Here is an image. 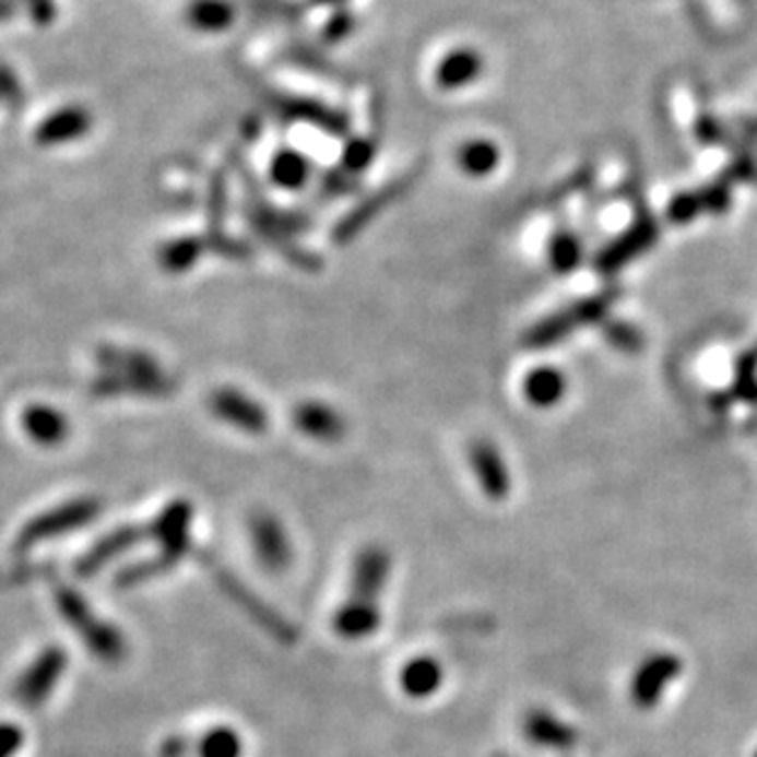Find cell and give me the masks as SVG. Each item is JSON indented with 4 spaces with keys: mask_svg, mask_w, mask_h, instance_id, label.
Instances as JSON below:
<instances>
[{
    "mask_svg": "<svg viewBox=\"0 0 757 757\" xmlns=\"http://www.w3.org/2000/svg\"><path fill=\"white\" fill-rule=\"evenodd\" d=\"M613 299H615V292L608 289V292H603V295L589 297V299L579 301V305L559 311V315H552L544 321H540L537 327H532L528 331L524 343H528L530 348L552 346V343H557L564 336H569L577 327H587V324H593V321L603 319L605 311L611 309Z\"/></svg>",
    "mask_w": 757,
    "mask_h": 757,
    "instance_id": "cell-1",
    "label": "cell"
},
{
    "mask_svg": "<svg viewBox=\"0 0 757 757\" xmlns=\"http://www.w3.org/2000/svg\"><path fill=\"white\" fill-rule=\"evenodd\" d=\"M417 171H405V175L398 177V179H392L388 181L386 187H380L378 191H372L370 197L366 199H360L356 206H353L346 216L339 218V224L334 226V234H331V238H334V244L336 246H348L351 240H356L363 230H366L372 221H376L380 216V211L382 209H388L390 204H395V201L402 197V194H407V191L412 189V185L417 181Z\"/></svg>",
    "mask_w": 757,
    "mask_h": 757,
    "instance_id": "cell-2",
    "label": "cell"
},
{
    "mask_svg": "<svg viewBox=\"0 0 757 757\" xmlns=\"http://www.w3.org/2000/svg\"><path fill=\"white\" fill-rule=\"evenodd\" d=\"M270 110H275L282 120H295V123L317 126L324 133L334 138L351 135V118L339 108L321 104L317 98L292 96V94H272L268 96Z\"/></svg>",
    "mask_w": 757,
    "mask_h": 757,
    "instance_id": "cell-3",
    "label": "cell"
},
{
    "mask_svg": "<svg viewBox=\"0 0 757 757\" xmlns=\"http://www.w3.org/2000/svg\"><path fill=\"white\" fill-rule=\"evenodd\" d=\"M209 410L230 427L248 434H262L268 429V415L260 402L244 395L236 388H221L209 398Z\"/></svg>",
    "mask_w": 757,
    "mask_h": 757,
    "instance_id": "cell-4",
    "label": "cell"
},
{
    "mask_svg": "<svg viewBox=\"0 0 757 757\" xmlns=\"http://www.w3.org/2000/svg\"><path fill=\"white\" fill-rule=\"evenodd\" d=\"M658 236H660L658 224H654L652 218H640L628 234H623L618 240H613V244L601 252L599 260H595V265H599L603 275H613V272H618L620 268L628 265V262L642 256L644 250H650L654 246V240H658Z\"/></svg>",
    "mask_w": 757,
    "mask_h": 757,
    "instance_id": "cell-5",
    "label": "cell"
},
{
    "mask_svg": "<svg viewBox=\"0 0 757 757\" xmlns=\"http://www.w3.org/2000/svg\"><path fill=\"white\" fill-rule=\"evenodd\" d=\"M91 126H94V118H91L88 108L84 106H64L49 114L43 123L35 130V143L43 147H57L74 143V140H82Z\"/></svg>",
    "mask_w": 757,
    "mask_h": 757,
    "instance_id": "cell-6",
    "label": "cell"
},
{
    "mask_svg": "<svg viewBox=\"0 0 757 757\" xmlns=\"http://www.w3.org/2000/svg\"><path fill=\"white\" fill-rule=\"evenodd\" d=\"M94 356H96L100 368H104L106 372H116V376H130V378H140V380L167 378L165 368L159 366L153 356H147L145 351L108 346L106 343V346L96 348Z\"/></svg>",
    "mask_w": 757,
    "mask_h": 757,
    "instance_id": "cell-7",
    "label": "cell"
},
{
    "mask_svg": "<svg viewBox=\"0 0 757 757\" xmlns=\"http://www.w3.org/2000/svg\"><path fill=\"white\" fill-rule=\"evenodd\" d=\"M295 424L301 434L317 441H339L346 434V419H343L334 407L327 402H301L295 410Z\"/></svg>",
    "mask_w": 757,
    "mask_h": 757,
    "instance_id": "cell-8",
    "label": "cell"
},
{
    "mask_svg": "<svg viewBox=\"0 0 757 757\" xmlns=\"http://www.w3.org/2000/svg\"><path fill=\"white\" fill-rule=\"evenodd\" d=\"M91 392L98 398H114V395H140V398H165L175 392V380L157 378V380H140L130 376H116V372H100V376L91 382Z\"/></svg>",
    "mask_w": 757,
    "mask_h": 757,
    "instance_id": "cell-9",
    "label": "cell"
},
{
    "mask_svg": "<svg viewBox=\"0 0 757 757\" xmlns=\"http://www.w3.org/2000/svg\"><path fill=\"white\" fill-rule=\"evenodd\" d=\"M23 427L27 437L43 447H57L69 437L67 417L49 405H29L23 412Z\"/></svg>",
    "mask_w": 757,
    "mask_h": 757,
    "instance_id": "cell-10",
    "label": "cell"
},
{
    "mask_svg": "<svg viewBox=\"0 0 757 757\" xmlns=\"http://www.w3.org/2000/svg\"><path fill=\"white\" fill-rule=\"evenodd\" d=\"M483 72V59L476 49H453L437 67V84L447 91L469 86Z\"/></svg>",
    "mask_w": 757,
    "mask_h": 757,
    "instance_id": "cell-11",
    "label": "cell"
},
{
    "mask_svg": "<svg viewBox=\"0 0 757 757\" xmlns=\"http://www.w3.org/2000/svg\"><path fill=\"white\" fill-rule=\"evenodd\" d=\"M311 169H315V165L295 147H280L270 159L272 185L285 191H297L305 187L311 177Z\"/></svg>",
    "mask_w": 757,
    "mask_h": 757,
    "instance_id": "cell-12",
    "label": "cell"
},
{
    "mask_svg": "<svg viewBox=\"0 0 757 757\" xmlns=\"http://www.w3.org/2000/svg\"><path fill=\"white\" fill-rule=\"evenodd\" d=\"M204 252H206L204 238L181 236V238L167 240V244L159 248L157 262H159V268L169 272V275H185L187 270L197 265Z\"/></svg>",
    "mask_w": 757,
    "mask_h": 757,
    "instance_id": "cell-13",
    "label": "cell"
},
{
    "mask_svg": "<svg viewBox=\"0 0 757 757\" xmlns=\"http://www.w3.org/2000/svg\"><path fill=\"white\" fill-rule=\"evenodd\" d=\"M187 20L191 27L201 29V33H221L236 20L234 8L226 0H194L187 8Z\"/></svg>",
    "mask_w": 757,
    "mask_h": 757,
    "instance_id": "cell-14",
    "label": "cell"
},
{
    "mask_svg": "<svg viewBox=\"0 0 757 757\" xmlns=\"http://www.w3.org/2000/svg\"><path fill=\"white\" fill-rule=\"evenodd\" d=\"M252 534H256L260 559L265 564H272V567H285L289 549H287L285 534H282L280 524L270 518H260L256 520V524H252Z\"/></svg>",
    "mask_w": 757,
    "mask_h": 757,
    "instance_id": "cell-15",
    "label": "cell"
},
{
    "mask_svg": "<svg viewBox=\"0 0 757 757\" xmlns=\"http://www.w3.org/2000/svg\"><path fill=\"white\" fill-rule=\"evenodd\" d=\"M498 159V147L493 143H486V140H473V143H466L459 150V165L471 177L490 175V171L496 169Z\"/></svg>",
    "mask_w": 757,
    "mask_h": 757,
    "instance_id": "cell-16",
    "label": "cell"
},
{
    "mask_svg": "<svg viewBox=\"0 0 757 757\" xmlns=\"http://www.w3.org/2000/svg\"><path fill=\"white\" fill-rule=\"evenodd\" d=\"M378 615L372 605H368L366 601H356V603H346L336 615V628L341 635H346V638H363V635H368L372 628H376Z\"/></svg>",
    "mask_w": 757,
    "mask_h": 757,
    "instance_id": "cell-17",
    "label": "cell"
},
{
    "mask_svg": "<svg viewBox=\"0 0 757 757\" xmlns=\"http://www.w3.org/2000/svg\"><path fill=\"white\" fill-rule=\"evenodd\" d=\"M228 211V187L221 171L209 179L206 191V224H209V240L224 236V221Z\"/></svg>",
    "mask_w": 757,
    "mask_h": 757,
    "instance_id": "cell-18",
    "label": "cell"
},
{
    "mask_svg": "<svg viewBox=\"0 0 757 757\" xmlns=\"http://www.w3.org/2000/svg\"><path fill=\"white\" fill-rule=\"evenodd\" d=\"M376 155H378V140L372 135L348 138L341 153V167L351 171V175L360 177L363 171L376 163Z\"/></svg>",
    "mask_w": 757,
    "mask_h": 757,
    "instance_id": "cell-19",
    "label": "cell"
},
{
    "mask_svg": "<svg viewBox=\"0 0 757 757\" xmlns=\"http://www.w3.org/2000/svg\"><path fill=\"white\" fill-rule=\"evenodd\" d=\"M524 392L537 405H552L554 400L561 398L564 378L554 368H537L524 382Z\"/></svg>",
    "mask_w": 757,
    "mask_h": 757,
    "instance_id": "cell-20",
    "label": "cell"
},
{
    "mask_svg": "<svg viewBox=\"0 0 757 757\" xmlns=\"http://www.w3.org/2000/svg\"><path fill=\"white\" fill-rule=\"evenodd\" d=\"M358 189H360V179L356 175H351V171H346L343 167L327 169L319 181V191L324 199L351 197V194H356Z\"/></svg>",
    "mask_w": 757,
    "mask_h": 757,
    "instance_id": "cell-21",
    "label": "cell"
},
{
    "mask_svg": "<svg viewBox=\"0 0 757 757\" xmlns=\"http://www.w3.org/2000/svg\"><path fill=\"white\" fill-rule=\"evenodd\" d=\"M581 260V248L577 244V238L571 234H557L552 238V265L559 275H569V272L579 265Z\"/></svg>",
    "mask_w": 757,
    "mask_h": 757,
    "instance_id": "cell-22",
    "label": "cell"
},
{
    "mask_svg": "<svg viewBox=\"0 0 757 757\" xmlns=\"http://www.w3.org/2000/svg\"><path fill=\"white\" fill-rule=\"evenodd\" d=\"M240 755V738L236 731L216 729L211 731L204 743H201V757H238Z\"/></svg>",
    "mask_w": 757,
    "mask_h": 757,
    "instance_id": "cell-23",
    "label": "cell"
},
{
    "mask_svg": "<svg viewBox=\"0 0 757 757\" xmlns=\"http://www.w3.org/2000/svg\"><path fill=\"white\" fill-rule=\"evenodd\" d=\"M699 214H703V201L699 191H689V194H679L670 201L667 216L674 224H689Z\"/></svg>",
    "mask_w": 757,
    "mask_h": 757,
    "instance_id": "cell-24",
    "label": "cell"
},
{
    "mask_svg": "<svg viewBox=\"0 0 757 757\" xmlns=\"http://www.w3.org/2000/svg\"><path fill=\"white\" fill-rule=\"evenodd\" d=\"M402 682H405V689L412 694H422L429 691L434 684H437V670H434V662H412L405 676H402Z\"/></svg>",
    "mask_w": 757,
    "mask_h": 757,
    "instance_id": "cell-25",
    "label": "cell"
},
{
    "mask_svg": "<svg viewBox=\"0 0 757 757\" xmlns=\"http://www.w3.org/2000/svg\"><path fill=\"white\" fill-rule=\"evenodd\" d=\"M353 29H356V17H353L348 10H339V13L324 25V29H321V37H324V43L339 45L346 37H351Z\"/></svg>",
    "mask_w": 757,
    "mask_h": 757,
    "instance_id": "cell-26",
    "label": "cell"
},
{
    "mask_svg": "<svg viewBox=\"0 0 757 757\" xmlns=\"http://www.w3.org/2000/svg\"><path fill=\"white\" fill-rule=\"evenodd\" d=\"M701 201H703V211H711V214H723L725 209L731 204V181H715V185L706 187L703 191H699Z\"/></svg>",
    "mask_w": 757,
    "mask_h": 757,
    "instance_id": "cell-27",
    "label": "cell"
},
{
    "mask_svg": "<svg viewBox=\"0 0 757 757\" xmlns=\"http://www.w3.org/2000/svg\"><path fill=\"white\" fill-rule=\"evenodd\" d=\"M605 336H608V341L613 343V346L620 348V351L635 353V351L642 348L640 331H635L628 324H608V327H605Z\"/></svg>",
    "mask_w": 757,
    "mask_h": 757,
    "instance_id": "cell-28",
    "label": "cell"
},
{
    "mask_svg": "<svg viewBox=\"0 0 757 757\" xmlns=\"http://www.w3.org/2000/svg\"><path fill=\"white\" fill-rule=\"evenodd\" d=\"M0 100L10 108L23 104V86H20L17 76L5 64H0Z\"/></svg>",
    "mask_w": 757,
    "mask_h": 757,
    "instance_id": "cell-29",
    "label": "cell"
},
{
    "mask_svg": "<svg viewBox=\"0 0 757 757\" xmlns=\"http://www.w3.org/2000/svg\"><path fill=\"white\" fill-rule=\"evenodd\" d=\"M29 17H33V23L39 27L52 25L57 17V5L52 3V0H37V3H29Z\"/></svg>",
    "mask_w": 757,
    "mask_h": 757,
    "instance_id": "cell-30",
    "label": "cell"
},
{
    "mask_svg": "<svg viewBox=\"0 0 757 757\" xmlns=\"http://www.w3.org/2000/svg\"><path fill=\"white\" fill-rule=\"evenodd\" d=\"M262 133V120L260 118H248L246 123H244V138L246 140H258Z\"/></svg>",
    "mask_w": 757,
    "mask_h": 757,
    "instance_id": "cell-31",
    "label": "cell"
},
{
    "mask_svg": "<svg viewBox=\"0 0 757 757\" xmlns=\"http://www.w3.org/2000/svg\"><path fill=\"white\" fill-rule=\"evenodd\" d=\"M15 15V3L13 0H0V23H8L10 17Z\"/></svg>",
    "mask_w": 757,
    "mask_h": 757,
    "instance_id": "cell-32",
    "label": "cell"
},
{
    "mask_svg": "<svg viewBox=\"0 0 757 757\" xmlns=\"http://www.w3.org/2000/svg\"><path fill=\"white\" fill-rule=\"evenodd\" d=\"M319 5H334V3H341V0H317Z\"/></svg>",
    "mask_w": 757,
    "mask_h": 757,
    "instance_id": "cell-33",
    "label": "cell"
},
{
    "mask_svg": "<svg viewBox=\"0 0 757 757\" xmlns=\"http://www.w3.org/2000/svg\"><path fill=\"white\" fill-rule=\"evenodd\" d=\"M29 3H37V0H29Z\"/></svg>",
    "mask_w": 757,
    "mask_h": 757,
    "instance_id": "cell-34",
    "label": "cell"
}]
</instances>
